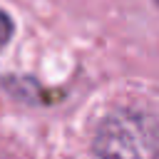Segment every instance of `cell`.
Instances as JSON below:
<instances>
[{
  "mask_svg": "<svg viewBox=\"0 0 159 159\" xmlns=\"http://www.w3.org/2000/svg\"><path fill=\"white\" fill-rule=\"evenodd\" d=\"M12 37V20L0 10V47H5Z\"/></svg>",
  "mask_w": 159,
  "mask_h": 159,
  "instance_id": "1",
  "label": "cell"
},
{
  "mask_svg": "<svg viewBox=\"0 0 159 159\" xmlns=\"http://www.w3.org/2000/svg\"><path fill=\"white\" fill-rule=\"evenodd\" d=\"M157 5H159V0H157Z\"/></svg>",
  "mask_w": 159,
  "mask_h": 159,
  "instance_id": "2",
  "label": "cell"
}]
</instances>
